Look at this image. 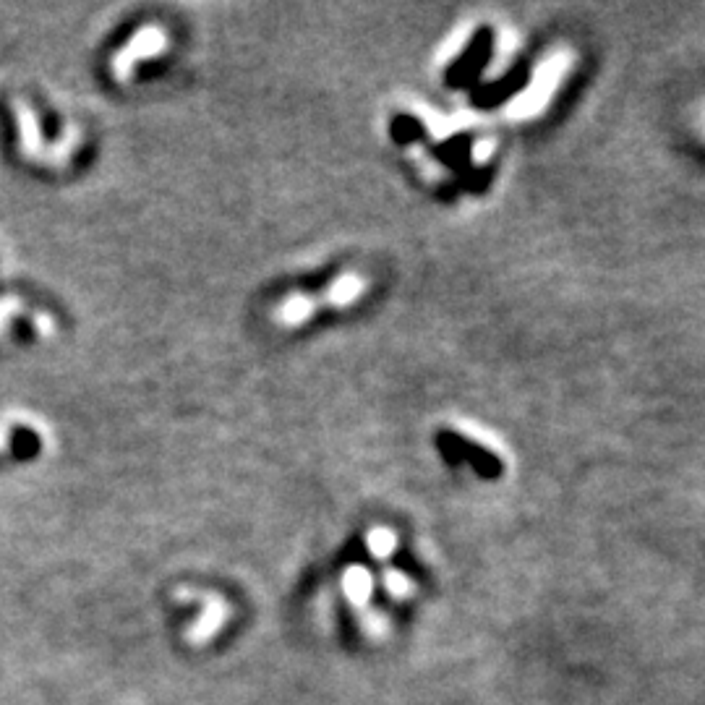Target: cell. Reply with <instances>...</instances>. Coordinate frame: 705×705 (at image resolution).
<instances>
[{
	"label": "cell",
	"instance_id": "obj_2",
	"mask_svg": "<svg viewBox=\"0 0 705 705\" xmlns=\"http://www.w3.org/2000/svg\"><path fill=\"white\" fill-rule=\"evenodd\" d=\"M11 113H14V123H16V144H19V152L24 160L29 162H40L45 160L47 152V141H45V131H42L40 115L34 113V108L27 100H11Z\"/></svg>",
	"mask_w": 705,
	"mask_h": 705
},
{
	"label": "cell",
	"instance_id": "obj_8",
	"mask_svg": "<svg viewBox=\"0 0 705 705\" xmlns=\"http://www.w3.org/2000/svg\"><path fill=\"white\" fill-rule=\"evenodd\" d=\"M343 588L353 604H363L371 596V575L363 567H350L343 575Z\"/></svg>",
	"mask_w": 705,
	"mask_h": 705
},
{
	"label": "cell",
	"instance_id": "obj_3",
	"mask_svg": "<svg viewBox=\"0 0 705 705\" xmlns=\"http://www.w3.org/2000/svg\"><path fill=\"white\" fill-rule=\"evenodd\" d=\"M564 66H567V58H549L544 66L538 68L536 84L531 87V92L517 100V105L512 108V115H517V118H525V115L536 113V110L544 105L546 97H549L551 89L557 87V81H559V76H562Z\"/></svg>",
	"mask_w": 705,
	"mask_h": 705
},
{
	"label": "cell",
	"instance_id": "obj_10",
	"mask_svg": "<svg viewBox=\"0 0 705 705\" xmlns=\"http://www.w3.org/2000/svg\"><path fill=\"white\" fill-rule=\"evenodd\" d=\"M366 546H369V551L376 559L390 557L392 551H395V533L387 531V528H374L369 538H366Z\"/></svg>",
	"mask_w": 705,
	"mask_h": 705
},
{
	"label": "cell",
	"instance_id": "obj_12",
	"mask_svg": "<svg viewBox=\"0 0 705 705\" xmlns=\"http://www.w3.org/2000/svg\"><path fill=\"white\" fill-rule=\"evenodd\" d=\"M700 126H703V134H705V110H703V121H700Z\"/></svg>",
	"mask_w": 705,
	"mask_h": 705
},
{
	"label": "cell",
	"instance_id": "obj_9",
	"mask_svg": "<svg viewBox=\"0 0 705 705\" xmlns=\"http://www.w3.org/2000/svg\"><path fill=\"white\" fill-rule=\"evenodd\" d=\"M19 316H27L29 322L34 319V314H29L27 311V303H24V298L19 296H3L0 298V335L6 332L11 324L19 319Z\"/></svg>",
	"mask_w": 705,
	"mask_h": 705
},
{
	"label": "cell",
	"instance_id": "obj_1",
	"mask_svg": "<svg viewBox=\"0 0 705 705\" xmlns=\"http://www.w3.org/2000/svg\"><path fill=\"white\" fill-rule=\"evenodd\" d=\"M170 50V34L168 29L160 24H144L136 29L131 37L121 45V50H115L110 55V76L115 81L126 84L134 76L136 68L149 58H162Z\"/></svg>",
	"mask_w": 705,
	"mask_h": 705
},
{
	"label": "cell",
	"instance_id": "obj_6",
	"mask_svg": "<svg viewBox=\"0 0 705 705\" xmlns=\"http://www.w3.org/2000/svg\"><path fill=\"white\" fill-rule=\"evenodd\" d=\"M228 617H230V606L225 604L220 596H215V593H207V596H204L202 617L196 619L194 625H191V640H196V643L209 640L217 630H222V625H225V619Z\"/></svg>",
	"mask_w": 705,
	"mask_h": 705
},
{
	"label": "cell",
	"instance_id": "obj_5",
	"mask_svg": "<svg viewBox=\"0 0 705 705\" xmlns=\"http://www.w3.org/2000/svg\"><path fill=\"white\" fill-rule=\"evenodd\" d=\"M316 306H314V296L309 293H290L288 298H282L272 309V322L282 329H293L306 324L314 316Z\"/></svg>",
	"mask_w": 705,
	"mask_h": 705
},
{
	"label": "cell",
	"instance_id": "obj_11",
	"mask_svg": "<svg viewBox=\"0 0 705 705\" xmlns=\"http://www.w3.org/2000/svg\"><path fill=\"white\" fill-rule=\"evenodd\" d=\"M384 583H387L390 593H395V596H405V593L410 591V580L405 578V575H400V572H395V570L384 575Z\"/></svg>",
	"mask_w": 705,
	"mask_h": 705
},
{
	"label": "cell",
	"instance_id": "obj_7",
	"mask_svg": "<svg viewBox=\"0 0 705 705\" xmlns=\"http://www.w3.org/2000/svg\"><path fill=\"white\" fill-rule=\"evenodd\" d=\"M79 144H81V128L68 126L66 131L61 134V139L53 141V144H47V152H45V160H42V165L50 170H63L68 162L76 157V152H79Z\"/></svg>",
	"mask_w": 705,
	"mask_h": 705
},
{
	"label": "cell",
	"instance_id": "obj_4",
	"mask_svg": "<svg viewBox=\"0 0 705 705\" xmlns=\"http://www.w3.org/2000/svg\"><path fill=\"white\" fill-rule=\"evenodd\" d=\"M369 288V280L358 272H343L340 277L329 282L327 290H322V296H314L316 309L319 306H332V309H348L358 298L366 293Z\"/></svg>",
	"mask_w": 705,
	"mask_h": 705
}]
</instances>
